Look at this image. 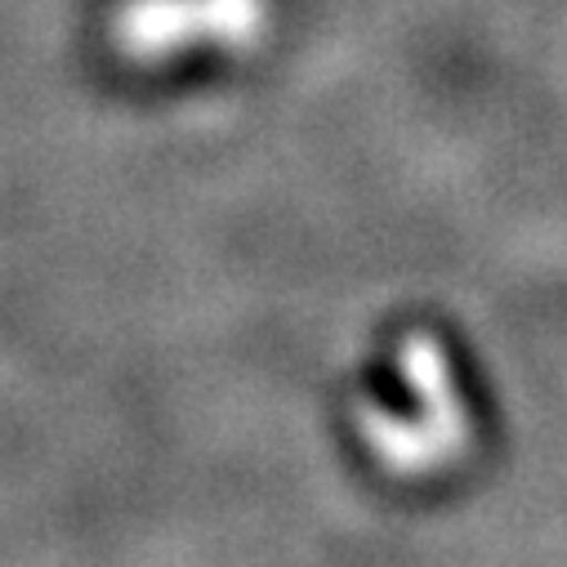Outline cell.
<instances>
[{
    "mask_svg": "<svg viewBox=\"0 0 567 567\" xmlns=\"http://www.w3.org/2000/svg\"><path fill=\"white\" fill-rule=\"evenodd\" d=\"M272 0H94L103 59L148 85L219 81L255 63Z\"/></svg>",
    "mask_w": 567,
    "mask_h": 567,
    "instance_id": "1",
    "label": "cell"
}]
</instances>
